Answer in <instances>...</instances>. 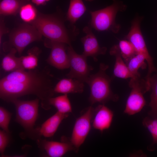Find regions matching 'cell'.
<instances>
[{
	"instance_id": "cell-19",
	"label": "cell",
	"mask_w": 157,
	"mask_h": 157,
	"mask_svg": "<svg viewBox=\"0 0 157 157\" xmlns=\"http://www.w3.org/2000/svg\"><path fill=\"white\" fill-rule=\"evenodd\" d=\"M86 10V7L82 0H70L66 19L71 24L74 25Z\"/></svg>"
},
{
	"instance_id": "cell-25",
	"label": "cell",
	"mask_w": 157,
	"mask_h": 157,
	"mask_svg": "<svg viewBox=\"0 0 157 157\" xmlns=\"http://www.w3.org/2000/svg\"><path fill=\"white\" fill-rule=\"evenodd\" d=\"M20 18L25 22H32L36 18L38 14L35 7L30 3L25 4L19 11Z\"/></svg>"
},
{
	"instance_id": "cell-4",
	"label": "cell",
	"mask_w": 157,
	"mask_h": 157,
	"mask_svg": "<svg viewBox=\"0 0 157 157\" xmlns=\"http://www.w3.org/2000/svg\"><path fill=\"white\" fill-rule=\"evenodd\" d=\"M40 99L30 101L17 99L12 101L15 105L16 115L15 121L24 129L25 136L36 141L41 138L39 128H34L38 115Z\"/></svg>"
},
{
	"instance_id": "cell-6",
	"label": "cell",
	"mask_w": 157,
	"mask_h": 157,
	"mask_svg": "<svg viewBox=\"0 0 157 157\" xmlns=\"http://www.w3.org/2000/svg\"><path fill=\"white\" fill-rule=\"evenodd\" d=\"M42 36L32 25L22 24L11 33L8 41L3 45V49L5 51H9L14 48L21 55L28 45L33 42L40 40Z\"/></svg>"
},
{
	"instance_id": "cell-15",
	"label": "cell",
	"mask_w": 157,
	"mask_h": 157,
	"mask_svg": "<svg viewBox=\"0 0 157 157\" xmlns=\"http://www.w3.org/2000/svg\"><path fill=\"white\" fill-rule=\"evenodd\" d=\"M68 116L69 114H63L57 111L45 121L40 127H39L41 136L46 138L53 136L62 121Z\"/></svg>"
},
{
	"instance_id": "cell-21",
	"label": "cell",
	"mask_w": 157,
	"mask_h": 157,
	"mask_svg": "<svg viewBox=\"0 0 157 157\" xmlns=\"http://www.w3.org/2000/svg\"><path fill=\"white\" fill-rule=\"evenodd\" d=\"M40 52L38 48L34 47L28 51L27 55L20 57L22 65L24 69L29 70L36 68L38 65V56Z\"/></svg>"
},
{
	"instance_id": "cell-7",
	"label": "cell",
	"mask_w": 157,
	"mask_h": 157,
	"mask_svg": "<svg viewBox=\"0 0 157 157\" xmlns=\"http://www.w3.org/2000/svg\"><path fill=\"white\" fill-rule=\"evenodd\" d=\"M131 90L127 99L124 113L131 115L140 112L146 104L143 94L150 88L145 79L140 77L131 78L129 83Z\"/></svg>"
},
{
	"instance_id": "cell-8",
	"label": "cell",
	"mask_w": 157,
	"mask_h": 157,
	"mask_svg": "<svg viewBox=\"0 0 157 157\" xmlns=\"http://www.w3.org/2000/svg\"><path fill=\"white\" fill-rule=\"evenodd\" d=\"M94 111L92 105L89 106L83 110L75 121L69 139L77 152L90 131Z\"/></svg>"
},
{
	"instance_id": "cell-9",
	"label": "cell",
	"mask_w": 157,
	"mask_h": 157,
	"mask_svg": "<svg viewBox=\"0 0 157 157\" xmlns=\"http://www.w3.org/2000/svg\"><path fill=\"white\" fill-rule=\"evenodd\" d=\"M141 18H136L132 22L130 30L126 37L134 47L136 54H141L144 57L148 65V73L151 74L157 69L154 66L153 58L150 54L141 32Z\"/></svg>"
},
{
	"instance_id": "cell-31",
	"label": "cell",
	"mask_w": 157,
	"mask_h": 157,
	"mask_svg": "<svg viewBox=\"0 0 157 157\" xmlns=\"http://www.w3.org/2000/svg\"><path fill=\"white\" fill-rule=\"evenodd\" d=\"M86 1H93L94 0H85Z\"/></svg>"
},
{
	"instance_id": "cell-27",
	"label": "cell",
	"mask_w": 157,
	"mask_h": 157,
	"mask_svg": "<svg viewBox=\"0 0 157 157\" xmlns=\"http://www.w3.org/2000/svg\"><path fill=\"white\" fill-rule=\"evenodd\" d=\"M142 123L151 134L153 144H157V119L146 117L144 119Z\"/></svg>"
},
{
	"instance_id": "cell-3",
	"label": "cell",
	"mask_w": 157,
	"mask_h": 157,
	"mask_svg": "<svg viewBox=\"0 0 157 157\" xmlns=\"http://www.w3.org/2000/svg\"><path fill=\"white\" fill-rule=\"evenodd\" d=\"M108 68V65L101 63L99 71L90 74L86 81L90 88L89 100L92 106L96 103L105 104L110 101L116 102L119 99L118 96L111 89V79L106 73Z\"/></svg>"
},
{
	"instance_id": "cell-26",
	"label": "cell",
	"mask_w": 157,
	"mask_h": 157,
	"mask_svg": "<svg viewBox=\"0 0 157 157\" xmlns=\"http://www.w3.org/2000/svg\"><path fill=\"white\" fill-rule=\"evenodd\" d=\"M118 46L122 57L126 64L136 54L134 47L128 40H120Z\"/></svg>"
},
{
	"instance_id": "cell-11",
	"label": "cell",
	"mask_w": 157,
	"mask_h": 157,
	"mask_svg": "<svg viewBox=\"0 0 157 157\" xmlns=\"http://www.w3.org/2000/svg\"><path fill=\"white\" fill-rule=\"evenodd\" d=\"M44 44L46 47L51 49L50 55L46 60L49 64L60 69L69 67V58L66 52L67 44L48 39L45 41Z\"/></svg>"
},
{
	"instance_id": "cell-24",
	"label": "cell",
	"mask_w": 157,
	"mask_h": 157,
	"mask_svg": "<svg viewBox=\"0 0 157 157\" xmlns=\"http://www.w3.org/2000/svg\"><path fill=\"white\" fill-rule=\"evenodd\" d=\"M150 82L152 91L149 104L151 110L149 114L151 118L157 119V74L151 76Z\"/></svg>"
},
{
	"instance_id": "cell-13",
	"label": "cell",
	"mask_w": 157,
	"mask_h": 157,
	"mask_svg": "<svg viewBox=\"0 0 157 157\" xmlns=\"http://www.w3.org/2000/svg\"><path fill=\"white\" fill-rule=\"evenodd\" d=\"M83 30L86 35L81 39L84 47L82 54L87 57H91L95 61L97 62L98 56L104 55L106 53L107 48L100 46L91 26H85Z\"/></svg>"
},
{
	"instance_id": "cell-10",
	"label": "cell",
	"mask_w": 157,
	"mask_h": 157,
	"mask_svg": "<svg viewBox=\"0 0 157 157\" xmlns=\"http://www.w3.org/2000/svg\"><path fill=\"white\" fill-rule=\"evenodd\" d=\"M67 51L70 68V71L67 74V76L85 83L90 75V72L93 69V67L88 64L87 57L83 54H77L72 45L67 46Z\"/></svg>"
},
{
	"instance_id": "cell-2",
	"label": "cell",
	"mask_w": 157,
	"mask_h": 157,
	"mask_svg": "<svg viewBox=\"0 0 157 157\" xmlns=\"http://www.w3.org/2000/svg\"><path fill=\"white\" fill-rule=\"evenodd\" d=\"M32 25L48 39L68 45H71L79 33V29L74 25L67 28L62 20L53 15L38 14Z\"/></svg>"
},
{
	"instance_id": "cell-1",
	"label": "cell",
	"mask_w": 157,
	"mask_h": 157,
	"mask_svg": "<svg viewBox=\"0 0 157 157\" xmlns=\"http://www.w3.org/2000/svg\"><path fill=\"white\" fill-rule=\"evenodd\" d=\"M52 77L50 69L46 67L42 69L11 72L0 80V98L12 102L22 96L33 95L39 99L43 109L49 110L50 99L55 93Z\"/></svg>"
},
{
	"instance_id": "cell-17",
	"label": "cell",
	"mask_w": 157,
	"mask_h": 157,
	"mask_svg": "<svg viewBox=\"0 0 157 157\" xmlns=\"http://www.w3.org/2000/svg\"><path fill=\"white\" fill-rule=\"evenodd\" d=\"M110 53L115 58L114 76L123 79L134 77L123 60L118 45L113 46L110 49Z\"/></svg>"
},
{
	"instance_id": "cell-20",
	"label": "cell",
	"mask_w": 157,
	"mask_h": 157,
	"mask_svg": "<svg viewBox=\"0 0 157 157\" xmlns=\"http://www.w3.org/2000/svg\"><path fill=\"white\" fill-rule=\"evenodd\" d=\"M27 0H3L0 3V13L4 15H15Z\"/></svg>"
},
{
	"instance_id": "cell-12",
	"label": "cell",
	"mask_w": 157,
	"mask_h": 157,
	"mask_svg": "<svg viewBox=\"0 0 157 157\" xmlns=\"http://www.w3.org/2000/svg\"><path fill=\"white\" fill-rule=\"evenodd\" d=\"M61 141H49L41 138L36 141L39 148L45 151L50 157H61L67 152L77 151L70 141V139L64 136Z\"/></svg>"
},
{
	"instance_id": "cell-30",
	"label": "cell",
	"mask_w": 157,
	"mask_h": 157,
	"mask_svg": "<svg viewBox=\"0 0 157 157\" xmlns=\"http://www.w3.org/2000/svg\"><path fill=\"white\" fill-rule=\"evenodd\" d=\"M49 0H32V2L37 5H43Z\"/></svg>"
},
{
	"instance_id": "cell-22",
	"label": "cell",
	"mask_w": 157,
	"mask_h": 157,
	"mask_svg": "<svg viewBox=\"0 0 157 157\" xmlns=\"http://www.w3.org/2000/svg\"><path fill=\"white\" fill-rule=\"evenodd\" d=\"M51 106H54L57 111L63 114H69L72 112V108L67 94L51 98L49 100Z\"/></svg>"
},
{
	"instance_id": "cell-5",
	"label": "cell",
	"mask_w": 157,
	"mask_h": 157,
	"mask_svg": "<svg viewBox=\"0 0 157 157\" xmlns=\"http://www.w3.org/2000/svg\"><path fill=\"white\" fill-rule=\"evenodd\" d=\"M127 6L119 0H113L111 5L104 8L90 12L91 15L90 26L98 31H110L117 33L120 29V26L115 21L119 12L125 11Z\"/></svg>"
},
{
	"instance_id": "cell-18",
	"label": "cell",
	"mask_w": 157,
	"mask_h": 157,
	"mask_svg": "<svg viewBox=\"0 0 157 157\" xmlns=\"http://www.w3.org/2000/svg\"><path fill=\"white\" fill-rule=\"evenodd\" d=\"M3 58L1 63L2 69L6 72H12L18 70H25L23 67L20 57L15 55L17 52L14 48L11 49Z\"/></svg>"
},
{
	"instance_id": "cell-29",
	"label": "cell",
	"mask_w": 157,
	"mask_h": 157,
	"mask_svg": "<svg viewBox=\"0 0 157 157\" xmlns=\"http://www.w3.org/2000/svg\"><path fill=\"white\" fill-rule=\"evenodd\" d=\"M10 140V133L0 130V153L1 156H5L4 152Z\"/></svg>"
},
{
	"instance_id": "cell-16",
	"label": "cell",
	"mask_w": 157,
	"mask_h": 157,
	"mask_svg": "<svg viewBox=\"0 0 157 157\" xmlns=\"http://www.w3.org/2000/svg\"><path fill=\"white\" fill-rule=\"evenodd\" d=\"M84 82L75 78H64L60 80L54 86L55 93L67 94L81 93L84 90Z\"/></svg>"
},
{
	"instance_id": "cell-28",
	"label": "cell",
	"mask_w": 157,
	"mask_h": 157,
	"mask_svg": "<svg viewBox=\"0 0 157 157\" xmlns=\"http://www.w3.org/2000/svg\"><path fill=\"white\" fill-rule=\"evenodd\" d=\"M12 114L2 106L0 107V126L3 130L10 133L9 125Z\"/></svg>"
},
{
	"instance_id": "cell-23",
	"label": "cell",
	"mask_w": 157,
	"mask_h": 157,
	"mask_svg": "<svg viewBox=\"0 0 157 157\" xmlns=\"http://www.w3.org/2000/svg\"><path fill=\"white\" fill-rule=\"evenodd\" d=\"M144 56L141 54H137L130 59L126 64L131 73L134 77H140V74L138 72L140 68L146 69L147 64Z\"/></svg>"
},
{
	"instance_id": "cell-14",
	"label": "cell",
	"mask_w": 157,
	"mask_h": 157,
	"mask_svg": "<svg viewBox=\"0 0 157 157\" xmlns=\"http://www.w3.org/2000/svg\"><path fill=\"white\" fill-rule=\"evenodd\" d=\"M114 116L113 112L105 104H100L94 108L92 126L102 133L110 127Z\"/></svg>"
}]
</instances>
